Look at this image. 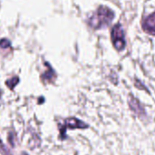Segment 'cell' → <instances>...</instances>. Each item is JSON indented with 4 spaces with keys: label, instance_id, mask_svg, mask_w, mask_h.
<instances>
[{
    "label": "cell",
    "instance_id": "6da1fadb",
    "mask_svg": "<svg viewBox=\"0 0 155 155\" xmlns=\"http://www.w3.org/2000/svg\"><path fill=\"white\" fill-rule=\"evenodd\" d=\"M114 12L106 6H100L94 15L89 20V25L93 28H100L103 26L108 25L113 18H114Z\"/></svg>",
    "mask_w": 155,
    "mask_h": 155
},
{
    "label": "cell",
    "instance_id": "7a4b0ae2",
    "mask_svg": "<svg viewBox=\"0 0 155 155\" xmlns=\"http://www.w3.org/2000/svg\"><path fill=\"white\" fill-rule=\"evenodd\" d=\"M112 41L114 46L118 50L122 51L125 47V39H124V32L120 24L115 25L112 29Z\"/></svg>",
    "mask_w": 155,
    "mask_h": 155
},
{
    "label": "cell",
    "instance_id": "3957f363",
    "mask_svg": "<svg viewBox=\"0 0 155 155\" xmlns=\"http://www.w3.org/2000/svg\"><path fill=\"white\" fill-rule=\"evenodd\" d=\"M88 125L80 121L77 118L72 117V118H67L64 122V125L60 126V138L64 139L65 138V129H85L87 128Z\"/></svg>",
    "mask_w": 155,
    "mask_h": 155
},
{
    "label": "cell",
    "instance_id": "277c9868",
    "mask_svg": "<svg viewBox=\"0 0 155 155\" xmlns=\"http://www.w3.org/2000/svg\"><path fill=\"white\" fill-rule=\"evenodd\" d=\"M128 104L130 106V109L139 117H143V115H145V111L144 108L142 106V104H140V102L133 95H129V99H128Z\"/></svg>",
    "mask_w": 155,
    "mask_h": 155
},
{
    "label": "cell",
    "instance_id": "5b68a950",
    "mask_svg": "<svg viewBox=\"0 0 155 155\" xmlns=\"http://www.w3.org/2000/svg\"><path fill=\"white\" fill-rule=\"evenodd\" d=\"M143 28L145 32L155 35V12L143 21Z\"/></svg>",
    "mask_w": 155,
    "mask_h": 155
},
{
    "label": "cell",
    "instance_id": "8992f818",
    "mask_svg": "<svg viewBox=\"0 0 155 155\" xmlns=\"http://www.w3.org/2000/svg\"><path fill=\"white\" fill-rule=\"evenodd\" d=\"M45 66H46V70L41 75V79L44 83H52L55 78L54 71L52 69V67L49 65L48 63H45Z\"/></svg>",
    "mask_w": 155,
    "mask_h": 155
},
{
    "label": "cell",
    "instance_id": "52a82bcc",
    "mask_svg": "<svg viewBox=\"0 0 155 155\" xmlns=\"http://www.w3.org/2000/svg\"><path fill=\"white\" fill-rule=\"evenodd\" d=\"M12 52V47H11V43L7 39H2L0 40V53L3 54H7Z\"/></svg>",
    "mask_w": 155,
    "mask_h": 155
},
{
    "label": "cell",
    "instance_id": "ba28073f",
    "mask_svg": "<svg viewBox=\"0 0 155 155\" xmlns=\"http://www.w3.org/2000/svg\"><path fill=\"white\" fill-rule=\"evenodd\" d=\"M18 83H19V78L17 76H15V77H12L11 79L7 80L5 82V84L8 86V88L10 90H13Z\"/></svg>",
    "mask_w": 155,
    "mask_h": 155
},
{
    "label": "cell",
    "instance_id": "9c48e42d",
    "mask_svg": "<svg viewBox=\"0 0 155 155\" xmlns=\"http://www.w3.org/2000/svg\"><path fill=\"white\" fill-rule=\"evenodd\" d=\"M0 153L4 155H10L9 152L7 151V149L5 147V145L3 144V143L1 141H0Z\"/></svg>",
    "mask_w": 155,
    "mask_h": 155
}]
</instances>
